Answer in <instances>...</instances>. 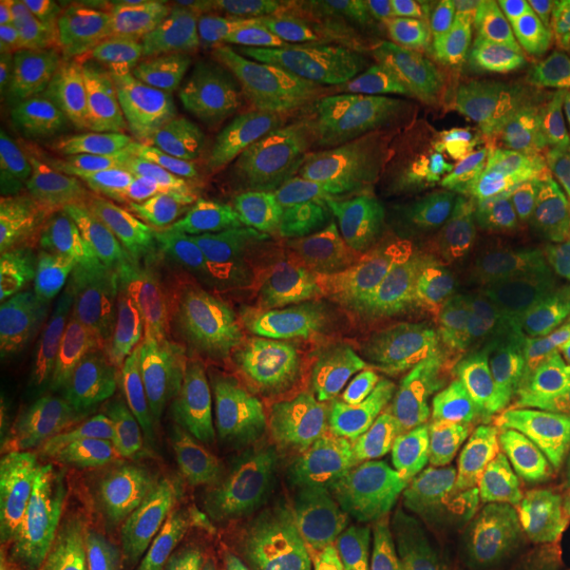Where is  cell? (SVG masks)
<instances>
[{"mask_svg":"<svg viewBox=\"0 0 570 570\" xmlns=\"http://www.w3.org/2000/svg\"><path fill=\"white\" fill-rule=\"evenodd\" d=\"M391 402L389 389L341 383L313 389L285 406L258 404L254 414L287 446L315 459H330L357 442L355 438L379 421L376 412Z\"/></svg>","mask_w":570,"mask_h":570,"instance_id":"cell-24","label":"cell"},{"mask_svg":"<svg viewBox=\"0 0 570 570\" xmlns=\"http://www.w3.org/2000/svg\"><path fill=\"white\" fill-rule=\"evenodd\" d=\"M77 524L68 570L136 569L153 527L134 513L89 501L77 505Z\"/></svg>","mask_w":570,"mask_h":570,"instance_id":"cell-36","label":"cell"},{"mask_svg":"<svg viewBox=\"0 0 570 570\" xmlns=\"http://www.w3.org/2000/svg\"><path fill=\"white\" fill-rule=\"evenodd\" d=\"M556 468L560 469L564 475H570V416L564 435H562V444H560L558 456H556Z\"/></svg>","mask_w":570,"mask_h":570,"instance_id":"cell-49","label":"cell"},{"mask_svg":"<svg viewBox=\"0 0 570 570\" xmlns=\"http://www.w3.org/2000/svg\"><path fill=\"white\" fill-rule=\"evenodd\" d=\"M522 49L550 68L553 75L570 82V23L553 30L520 37Z\"/></svg>","mask_w":570,"mask_h":570,"instance_id":"cell-45","label":"cell"},{"mask_svg":"<svg viewBox=\"0 0 570 570\" xmlns=\"http://www.w3.org/2000/svg\"><path fill=\"white\" fill-rule=\"evenodd\" d=\"M225 75L277 81L313 58L341 28L345 13L313 0L223 2Z\"/></svg>","mask_w":570,"mask_h":570,"instance_id":"cell-16","label":"cell"},{"mask_svg":"<svg viewBox=\"0 0 570 570\" xmlns=\"http://www.w3.org/2000/svg\"><path fill=\"white\" fill-rule=\"evenodd\" d=\"M518 37H473L440 32L431 28H407L395 47V61L402 94L407 98H431L446 91L450 81L471 61L510 49Z\"/></svg>","mask_w":570,"mask_h":570,"instance_id":"cell-31","label":"cell"},{"mask_svg":"<svg viewBox=\"0 0 570 570\" xmlns=\"http://www.w3.org/2000/svg\"><path fill=\"white\" fill-rule=\"evenodd\" d=\"M366 214L397 242L431 254L473 225L487 184L468 148L431 121H400L357 184Z\"/></svg>","mask_w":570,"mask_h":570,"instance_id":"cell-1","label":"cell"},{"mask_svg":"<svg viewBox=\"0 0 570 570\" xmlns=\"http://www.w3.org/2000/svg\"><path fill=\"white\" fill-rule=\"evenodd\" d=\"M85 190L100 199L150 254L176 258L174 180L161 122L125 121Z\"/></svg>","mask_w":570,"mask_h":570,"instance_id":"cell-15","label":"cell"},{"mask_svg":"<svg viewBox=\"0 0 570 570\" xmlns=\"http://www.w3.org/2000/svg\"><path fill=\"white\" fill-rule=\"evenodd\" d=\"M537 475V469L492 452L385 473L419 527L431 570L503 569L508 551L497 511Z\"/></svg>","mask_w":570,"mask_h":570,"instance_id":"cell-2","label":"cell"},{"mask_svg":"<svg viewBox=\"0 0 570 570\" xmlns=\"http://www.w3.org/2000/svg\"><path fill=\"white\" fill-rule=\"evenodd\" d=\"M77 511L61 492H42L0 511V570H56L68 562Z\"/></svg>","mask_w":570,"mask_h":570,"instance_id":"cell-29","label":"cell"},{"mask_svg":"<svg viewBox=\"0 0 570 570\" xmlns=\"http://www.w3.org/2000/svg\"><path fill=\"white\" fill-rule=\"evenodd\" d=\"M77 484L82 501L140 515L155 532L186 537L207 530L167 478L150 442L127 419L98 431Z\"/></svg>","mask_w":570,"mask_h":570,"instance_id":"cell-14","label":"cell"},{"mask_svg":"<svg viewBox=\"0 0 570 570\" xmlns=\"http://www.w3.org/2000/svg\"><path fill=\"white\" fill-rule=\"evenodd\" d=\"M383 122L379 108L367 106L320 110L279 125L263 146L294 171L345 186L364 167Z\"/></svg>","mask_w":570,"mask_h":570,"instance_id":"cell-23","label":"cell"},{"mask_svg":"<svg viewBox=\"0 0 570 570\" xmlns=\"http://www.w3.org/2000/svg\"><path fill=\"white\" fill-rule=\"evenodd\" d=\"M28 0H2L0 2V51L26 49Z\"/></svg>","mask_w":570,"mask_h":570,"instance_id":"cell-47","label":"cell"},{"mask_svg":"<svg viewBox=\"0 0 570 570\" xmlns=\"http://www.w3.org/2000/svg\"><path fill=\"white\" fill-rule=\"evenodd\" d=\"M125 117L115 98L53 100L28 108V131L16 190L21 204L37 207L79 193L98 174L121 134Z\"/></svg>","mask_w":570,"mask_h":570,"instance_id":"cell-12","label":"cell"},{"mask_svg":"<svg viewBox=\"0 0 570 570\" xmlns=\"http://www.w3.org/2000/svg\"><path fill=\"white\" fill-rule=\"evenodd\" d=\"M47 4L75 39L112 60V47L125 23L115 4L104 0H47Z\"/></svg>","mask_w":570,"mask_h":570,"instance_id":"cell-41","label":"cell"},{"mask_svg":"<svg viewBox=\"0 0 570 570\" xmlns=\"http://www.w3.org/2000/svg\"><path fill=\"white\" fill-rule=\"evenodd\" d=\"M463 346L487 385L556 381L570 366V252L484 306L469 322Z\"/></svg>","mask_w":570,"mask_h":570,"instance_id":"cell-5","label":"cell"},{"mask_svg":"<svg viewBox=\"0 0 570 570\" xmlns=\"http://www.w3.org/2000/svg\"><path fill=\"white\" fill-rule=\"evenodd\" d=\"M21 239L39 265L58 277H96L121 265L136 237L87 190L32 207L21 220Z\"/></svg>","mask_w":570,"mask_h":570,"instance_id":"cell-19","label":"cell"},{"mask_svg":"<svg viewBox=\"0 0 570 570\" xmlns=\"http://www.w3.org/2000/svg\"><path fill=\"white\" fill-rule=\"evenodd\" d=\"M294 287L353 317L389 324L406 306L410 268L393 247L360 233L334 245Z\"/></svg>","mask_w":570,"mask_h":570,"instance_id":"cell-21","label":"cell"},{"mask_svg":"<svg viewBox=\"0 0 570 570\" xmlns=\"http://www.w3.org/2000/svg\"><path fill=\"white\" fill-rule=\"evenodd\" d=\"M63 348L53 367L61 393L87 416L108 425L148 407L174 406L183 387L153 353L108 338L68 311H56Z\"/></svg>","mask_w":570,"mask_h":570,"instance_id":"cell-11","label":"cell"},{"mask_svg":"<svg viewBox=\"0 0 570 570\" xmlns=\"http://www.w3.org/2000/svg\"><path fill=\"white\" fill-rule=\"evenodd\" d=\"M348 570H400L395 564H374V562H355Z\"/></svg>","mask_w":570,"mask_h":570,"instance_id":"cell-50","label":"cell"},{"mask_svg":"<svg viewBox=\"0 0 570 570\" xmlns=\"http://www.w3.org/2000/svg\"><path fill=\"white\" fill-rule=\"evenodd\" d=\"M256 258L277 285L294 287L334 245L353 235L343 186L279 164L265 146H220Z\"/></svg>","mask_w":570,"mask_h":570,"instance_id":"cell-3","label":"cell"},{"mask_svg":"<svg viewBox=\"0 0 570 570\" xmlns=\"http://www.w3.org/2000/svg\"><path fill=\"white\" fill-rule=\"evenodd\" d=\"M468 416L482 446L527 468L556 463L569 416L550 385L490 383L471 391Z\"/></svg>","mask_w":570,"mask_h":570,"instance_id":"cell-22","label":"cell"},{"mask_svg":"<svg viewBox=\"0 0 570 570\" xmlns=\"http://www.w3.org/2000/svg\"><path fill=\"white\" fill-rule=\"evenodd\" d=\"M134 570H239L233 541L209 530L186 537L150 534Z\"/></svg>","mask_w":570,"mask_h":570,"instance_id":"cell-39","label":"cell"},{"mask_svg":"<svg viewBox=\"0 0 570 570\" xmlns=\"http://www.w3.org/2000/svg\"><path fill=\"white\" fill-rule=\"evenodd\" d=\"M239 570H330L303 524H275L261 515L233 537Z\"/></svg>","mask_w":570,"mask_h":570,"instance_id":"cell-38","label":"cell"},{"mask_svg":"<svg viewBox=\"0 0 570 570\" xmlns=\"http://www.w3.org/2000/svg\"><path fill=\"white\" fill-rule=\"evenodd\" d=\"M26 28V49L39 66L47 98L89 100L115 91L112 60L75 39L47 0H28Z\"/></svg>","mask_w":570,"mask_h":570,"instance_id":"cell-28","label":"cell"},{"mask_svg":"<svg viewBox=\"0 0 570 570\" xmlns=\"http://www.w3.org/2000/svg\"><path fill=\"white\" fill-rule=\"evenodd\" d=\"M252 301L265 313L282 315L303 326L313 327L338 345L372 360H385L397 353V343L393 341L389 324H374L353 317L303 289L265 284Z\"/></svg>","mask_w":570,"mask_h":570,"instance_id":"cell-34","label":"cell"},{"mask_svg":"<svg viewBox=\"0 0 570 570\" xmlns=\"http://www.w3.org/2000/svg\"><path fill=\"white\" fill-rule=\"evenodd\" d=\"M522 570H570V520L543 532Z\"/></svg>","mask_w":570,"mask_h":570,"instance_id":"cell-46","label":"cell"},{"mask_svg":"<svg viewBox=\"0 0 570 570\" xmlns=\"http://www.w3.org/2000/svg\"><path fill=\"white\" fill-rule=\"evenodd\" d=\"M247 336L265 346L268 353H289L305 357L336 383L389 389L385 372L376 360L360 355L327 338L322 332L282 315L263 311Z\"/></svg>","mask_w":570,"mask_h":570,"instance_id":"cell-35","label":"cell"},{"mask_svg":"<svg viewBox=\"0 0 570 570\" xmlns=\"http://www.w3.org/2000/svg\"><path fill=\"white\" fill-rule=\"evenodd\" d=\"M263 311L254 301L223 311L155 308L131 313L121 320H106L104 334L136 351L161 355L169 348L197 345L225 336H247Z\"/></svg>","mask_w":570,"mask_h":570,"instance_id":"cell-30","label":"cell"},{"mask_svg":"<svg viewBox=\"0 0 570 570\" xmlns=\"http://www.w3.org/2000/svg\"><path fill=\"white\" fill-rule=\"evenodd\" d=\"M171 410L225 463L266 520L289 524L315 505L311 459L265 425L193 389H183Z\"/></svg>","mask_w":570,"mask_h":570,"instance_id":"cell-8","label":"cell"},{"mask_svg":"<svg viewBox=\"0 0 570 570\" xmlns=\"http://www.w3.org/2000/svg\"><path fill=\"white\" fill-rule=\"evenodd\" d=\"M164 131L174 180L176 258L186 265L247 266L256 249L220 144L178 122L164 125Z\"/></svg>","mask_w":570,"mask_h":570,"instance_id":"cell-9","label":"cell"},{"mask_svg":"<svg viewBox=\"0 0 570 570\" xmlns=\"http://www.w3.org/2000/svg\"><path fill=\"white\" fill-rule=\"evenodd\" d=\"M265 284L263 273L249 266H161L119 279L106 289V298L129 313L155 308L223 311L252 301Z\"/></svg>","mask_w":570,"mask_h":570,"instance_id":"cell-26","label":"cell"},{"mask_svg":"<svg viewBox=\"0 0 570 570\" xmlns=\"http://www.w3.org/2000/svg\"><path fill=\"white\" fill-rule=\"evenodd\" d=\"M45 98L39 66L28 49L0 51V108H30Z\"/></svg>","mask_w":570,"mask_h":570,"instance_id":"cell-43","label":"cell"},{"mask_svg":"<svg viewBox=\"0 0 570 570\" xmlns=\"http://www.w3.org/2000/svg\"><path fill=\"white\" fill-rule=\"evenodd\" d=\"M478 431L468 412L425 400L395 397L357 442L332 459L376 469L433 468L468 454H482Z\"/></svg>","mask_w":570,"mask_h":570,"instance_id":"cell-20","label":"cell"},{"mask_svg":"<svg viewBox=\"0 0 570 570\" xmlns=\"http://www.w3.org/2000/svg\"><path fill=\"white\" fill-rule=\"evenodd\" d=\"M425 110L468 148L508 220L570 230V140L499 119L450 89Z\"/></svg>","mask_w":570,"mask_h":570,"instance_id":"cell-4","label":"cell"},{"mask_svg":"<svg viewBox=\"0 0 570 570\" xmlns=\"http://www.w3.org/2000/svg\"><path fill=\"white\" fill-rule=\"evenodd\" d=\"M326 385H341L332 381L305 357L289 353H268L265 366L252 381V402L266 406H285L308 391Z\"/></svg>","mask_w":570,"mask_h":570,"instance_id":"cell-40","label":"cell"},{"mask_svg":"<svg viewBox=\"0 0 570 570\" xmlns=\"http://www.w3.org/2000/svg\"><path fill=\"white\" fill-rule=\"evenodd\" d=\"M404 28L346 9L322 49L285 77L289 115L332 108H376L402 94L395 47Z\"/></svg>","mask_w":570,"mask_h":570,"instance_id":"cell-13","label":"cell"},{"mask_svg":"<svg viewBox=\"0 0 570 570\" xmlns=\"http://www.w3.org/2000/svg\"><path fill=\"white\" fill-rule=\"evenodd\" d=\"M450 87L513 98L570 96V82L560 79L550 68L527 53L520 45V37L510 49H501L471 61L461 72H456Z\"/></svg>","mask_w":570,"mask_h":570,"instance_id":"cell-37","label":"cell"},{"mask_svg":"<svg viewBox=\"0 0 570 570\" xmlns=\"http://www.w3.org/2000/svg\"><path fill=\"white\" fill-rule=\"evenodd\" d=\"M570 252V230L503 220L473 230L429 279L412 322L419 343L431 345L471 322L530 271Z\"/></svg>","mask_w":570,"mask_h":570,"instance_id":"cell-6","label":"cell"},{"mask_svg":"<svg viewBox=\"0 0 570 570\" xmlns=\"http://www.w3.org/2000/svg\"><path fill=\"white\" fill-rule=\"evenodd\" d=\"M473 104L499 119L539 127L570 140V96L513 98L478 94L473 98Z\"/></svg>","mask_w":570,"mask_h":570,"instance_id":"cell-42","label":"cell"},{"mask_svg":"<svg viewBox=\"0 0 570 570\" xmlns=\"http://www.w3.org/2000/svg\"><path fill=\"white\" fill-rule=\"evenodd\" d=\"M184 383L209 397L247 406L252 402V381L265 366L268 351L249 336H225L197 345L169 348L161 355Z\"/></svg>","mask_w":570,"mask_h":570,"instance_id":"cell-32","label":"cell"},{"mask_svg":"<svg viewBox=\"0 0 570 570\" xmlns=\"http://www.w3.org/2000/svg\"><path fill=\"white\" fill-rule=\"evenodd\" d=\"M28 131V108H0V183L2 193L16 184Z\"/></svg>","mask_w":570,"mask_h":570,"instance_id":"cell-44","label":"cell"},{"mask_svg":"<svg viewBox=\"0 0 570 570\" xmlns=\"http://www.w3.org/2000/svg\"><path fill=\"white\" fill-rule=\"evenodd\" d=\"M127 421L150 442L167 478L212 534L233 541L263 515L225 463L184 428L171 406L138 410Z\"/></svg>","mask_w":570,"mask_h":570,"instance_id":"cell-17","label":"cell"},{"mask_svg":"<svg viewBox=\"0 0 570 570\" xmlns=\"http://www.w3.org/2000/svg\"><path fill=\"white\" fill-rule=\"evenodd\" d=\"M315 503L326 518L364 537L400 570H431L419 527L383 471L336 459L308 463Z\"/></svg>","mask_w":570,"mask_h":570,"instance_id":"cell-18","label":"cell"},{"mask_svg":"<svg viewBox=\"0 0 570 570\" xmlns=\"http://www.w3.org/2000/svg\"><path fill=\"white\" fill-rule=\"evenodd\" d=\"M225 75L223 28L169 9L127 18L112 47L115 91L134 119L159 115Z\"/></svg>","mask_w":570,"mask_h":570,"instance_id":"cell-7","label":"cell"},{"mask_svg":"<svg viewBox=\"0 0 570 570\" xmlns=\"http://www.w3.org/2000/svg\"><path fill=\"white\" fill-rule=\"evenodd\" d=\"M63 330L51 311L7 258L0 265V385L28 393L53 379Z\"/></svg>","mask_w":570,"mask_h":570,"instance_id":"cell-25","label":"cell"},{"mask_svg":"<svg viewBox=\"0 0 570 570\" xmlns=\"http://www.w3.org/2000/svg\"><path fill=\"white\" fill-rule=\"evenodd\" d=\"M60 389L2 393L0 400V503L60 492L79 471L100 429Z\"/></svg>","mask_w":570,"mask_h":570,"instance_id":"cell-10","label":"cell"},{"mask_svg":"<svg viewBox=\"0 0 570 570\" xmlns=\"http://www.w3.org/2000/svg\"><path fill=\"white\" fill-rule=\"evenodd\" d=\"M425 21L473 37H524L570 23V2L558 0H425Z\"/></svg>","mask_w":570,"mask_h":570,"instance_id":"cell-33","label":"cell"},{"mask_svg":"<svg viewBox=\"0 0 570 570\" xmlns=\"http://www.w3.org/2000/svg\"><path fill=\"white\" fill-rule=\"evenodd\" d=\"M178 108L184 119L214 131L220 146L244 148L266 142L287 102L277 81L226 72L204 82Z\"/></svg>","mask_w":570,"mask_h":570,"instance_id":"cell-27","label":"cell"},{"mask_svg":"<svg viewBox=\"0 0 570 570\" xmlns=\"http://www.w3.org/2000/svg\"><path fill=\"white\" fill-rule=\"evenodd\" d=\"M550 389L558 407L570 416V366L556 381H551Z\"/></svg>","mask_w":570,"mask_h":570,"instance_id":"cell-48","label":"cell"}]
</instances>
